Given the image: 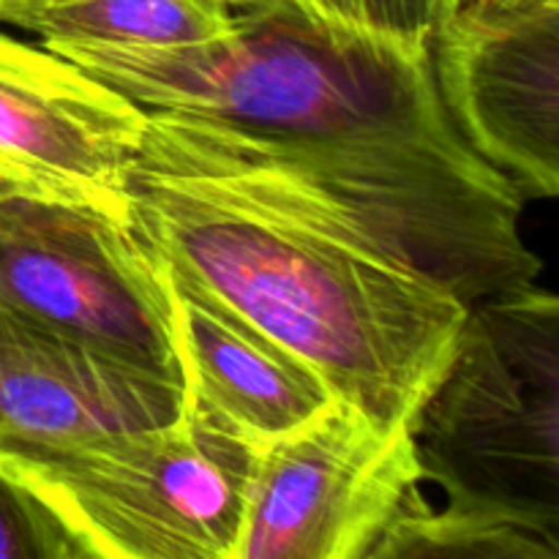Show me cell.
Listing matches in <instances>:
<instances>
[{
  "instance_id": "1",
  "label": "cell",
  "mask_w": 559,
  "mask_h": 559,
  "mask_svg": "<svg viewBox=\"0 0 559 559\" xmlns=\"http://www.w3.org/2000/svg\"><path fill=\"white\" fill-rule=\"evenodd\" d=\"M145 112L216 129L325 191L467 306L535 282L524 194L467 140L431 55L333 31L300 5L235 11L180 49L55 47Z\"/></svg>"
},
{
  "instance_id": "9",
  "label": "cell",
  "mask_w": 559,
  "mask_h": 559,
  "mask_svg": "<svg viewBox=\"0 0 559 559\" xmlns=\"http://www.w3.org/2000/svg\"><path fill=\"white\" fill-rule=\"evenodd\" d=\"M186 407V385L0 309V459L162 429Z\"/></svg>"
},
{
  "instance_id": "14",
  "label": "cell",
  "mask_w": 559,
  "mask_h": 559,
  "mask_svg": "<svg viewBox=\"0 0 559 559\" xmlns=\"http://www.w3.org/2000/svg\"><path fill=\"white\" fill-rule=\"evenodd\" d=\"M0 559H76L47 508L0 467Z\"/></svg>"
},
{
  "instance_id": "12",
  "label": "cell",
  "mask_w": 559,
  "mask_h": 559,
  "mask_svg": "<svg viewBox=\"0 0 559 559\" xmlns=\"http://www.w3.org/2000/svg\"><path fill=\"white\" fill-rule=\"evenodd\" d=\"M364 559H559V538L448 506L437 511L418 486Z\"/></svg>"
},
{
  "instance_id": "3",
  "label": "cell",
  "mask_w": 559,
  "mask_h": 559,
  "mask_svg": "<svg viewBox=\"0 0 559 559\" xmlns=\"http://www.w3.org/2000/svg\"><path fill=\"white\" fill-rule=\"evenodd\" d=\"M415 448L448 508L559 538V293L469 306Z\"/></svg>"
},
{
  "instance_id": "8",
  "label": "cell",
  "mask_w": 559,
  "mask_h": 559,
  "mask_svg": "<svg viewBox=\"0 0 559 559\" xmlns=\"http://www.w3.org/2000/svg\"><path fill=\"white\" fill-rule=\"evenodd\" d=\"M431 60L480 156L522 194L559 197V0H464Z\"/></svg>"
},
{
  "instance_id": "11",
  "label": "cell",
  "mask_w": 559,
  "mask_h": 559,
  "mask_svg": "<svg viewBox=\"0 0 559 559\" xmlns=\"http://www.w3.org/2000/svg\"><path fill=\"white\" fill-rule=\"evenodd\" d=\"M3 25L33 33L47 49H180L227 36L235 11L222 0H27Z\"/></svg>"
},
{
  "instance_id": "7",
  "label": "cell",
  "mask_w": 559,
  "mask_h": 559,
  "mask_svg": "<svg viewBox=\"0 0 559 559\" xmlns=\"http://www.w3.org/2000/svg\"><path fill=\"white\" fill-rule=\"evenodd\" d=\"M147 112L52 49L0 31V200L87 207L129 224Z\"/></svg>"
},
{
  "instance_id": "16",
  "label": "cell",
  "mask_w": 559,
  "mask_h": 559,
  "mask_svg": "<svg viewBox=\"0 0 559 559\" xmlns=\"http://www.w3.org/2000/svg\"><path fill=\"white\" fill-rule=\"evenodd\" d=\"M22 3H27V0H0V25H3L5 16H9L14 9H20Z\"/></svg>"
},
{
  "instance_id": "2",
  "label": "cell",
  "mask_w": 559,
  "mask_h": 559,
  "mask_svg": "<svg viewBox=\"0 0 559 559\" xmlns=\"http://www.w3.org/2000/svg\"><path fill=\"white\" fill-rule=\"evenodd\" d=\"M129 227L382 429L418 424L469 314L349 207L194 120L147 112Z\"/></svg>"
},
{
  "instance_id": "15",
  "label": "cell",
  "mask_w": 559,
  "mask_h": 559,
  "mask_svg": "<svg viewBox=\"0 0 559 559\" xmlns=\"http://www.w3.org/2000/svg\"><path fill=\"white\" fill-rule=\"evenodd\" d=\"M227 9L233 11H260V9H276V5H300V0H222Z\"/></svg>"
},
{
  "instance_id": "13",
  "label": "cell",
  "mask_w": 559,
  "mask_h": 559,
  "mask_svg": "<svg viewBox=\"0 0 559 559\" xmlns=\"http://www.w3.org/2000/svg\"><path fill=\"white\" fill-rule=\"evenodd\" d=\"M322 25L431 55L437 36L464 0H300Z\"/></svg>"
},
{
  "instance_id": "5",
  "label": "cell",
  "mask_w": 559,
  "mask_h": 559,
  "mask_svg": "<svg viewBox=\"0 0 559 559\" xmlns=\"http://www.w3.org/2000/svg\"><path fill=\"white\" fill-rule=\"evenodd\" d=\"M0 309L186 385L162 267L129 224L104 213L0 200Z\"/></svg>"
},
{
  "instance_id": "10",
  "label": "cell",
  "mask_w": 559,
  "mask_h": 559,
  "mask_svg": "<svg viewBox=\"0 0 559 559\" xmlns=\"http://www.w3.org/2000/svg\"><path fill=\"white\" fill-rule=\"evenodd\" d=\"M156 262L169 295L191 402L257 448L293 435L336 402L320 371L298 353L246 320L194 276L162 257Z\"/></svg>"
},
{
  "instance_id": "6",
  "label": "cell",
  "mask_w": 559,
  "mask_h": 559,
  "mask_svg": "<svg viewBox=\"0 0 559 559\" xmlns=\"http://www.w3.org/2000/svg\"><path fill=\"white\" fill-rule=\"evenodd\" d=\"M420 480L415 426L333 402L257 451L238 559H364Z\"/></svg>"
},
{
  "instance_id": "4",
  "label": "cell",
  "mask_w": 559,
  "mask_h": 559,
  "mask_svg": "<svg viewBox=\"0 0 559 559\" xmlns=\"http://www.w3.org/2000/svg\"><path fill=\"white\" fill-rule=\"evenodd\" d=\"M257 451L189 396L162 429L0 467L47 508L76 559H238Z\"/></svg>"
}]
</instances>
